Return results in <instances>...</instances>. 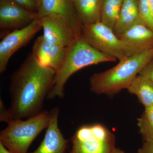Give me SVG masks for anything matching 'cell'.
Wrapping results in <instances>:
<instances>
[{
  "label": "cell",
  "mask_w": 153,
  "mask_h": 153,
  "mask_svg": "<svg viewBox=\"0 0 153 153\" xmlns=\"http://www.w3.org/2000/svg\"><path fill=\"white\" fill-rule=\"evenodd\" d=\"M56 73L30 54L11 77L10 110L13 119L29 118L43 111Z\"/></svg>",
  "instance_id": "obj_1"
},
{
  "label": "cell",
  "mask_w": 153,
  "mask_h": 153,
  "mask_svg": "<svg viewBox=\"0 0 153 153\" xmlns=\"http://www.w3.org/2000/svg\"><path fill=\"white\" fill-rule=\"evenodd\" d=\"M153 57V49L120 60L117 65L94 74L89 79L90 90L111 97L127 89L142 69Z\"/></svg>",
  "instance_id": "obj_2"
},
{
  "label": "cell",
  "mask_w": 153,
  "mask_h": 153,
  "mask_svg": "<svg viewBox=\"0 0 153 153\" xmlns=\"http://www.w3.org/2000/svg\"><path fill=\"white\" fill-rule=\"evenodd\" d=\"M117 60L96 50L81 37L76 38L68 47L66 56L56 72L47 99L63 98L65 84L71 75L76 71L91 65L114 62Z\"/></svg>",
  "instance_id": "obj_3"
},
{
  "label": "cell",
  "mask_w": 153,
  "mask_h": 153,
  "mask_svg": "<svg viewBox=\"0 0 153 153\" xmlns=\"http://www.w3.org/2000/svg\"><path fill=\"white\" fill-rule=\"evenodd\" d=\"M49 119V111L46 110L25 120L13 119L1 131L0 143L11 153H28L34 140L47 128Z\"/></svg>",
  "instance_id": "obj_4"
},
{
  "label": "cell",
  "mask_w": 153,
  "mask_h": 153,
  "mask_svg": "<svg viewBox=\"0 0 153 153\" xmlns=\"http://www.w3.org/2000/svg\"><path fill=\"white\" fill-rule=\"evenodd\" d=\"M71 142L70 153H112L116 148L114 135L100 123L81 126Z\"/></svg>",
  "instance_id": "obj_5"
},
{
  "label": "cell",
  "mask_w": 153,
  "mask_h": 153,
  "mask_svg": "<svg viewBox=\"0 0 153 153\" xmlns=\"http://www.w3.org/2000/svg\"><path fill=\"white\" fill-rule=\"evenodd\" d=\"M80 37L99 52L120 60L126 58L113 30L101 22L82 25Z\"/></svg>",
  "instance_id": "obj_6"
},
{
  "label": "cell",
  "mask_w": 153,
  "mask_h": 153,
  "mask_svg": "<svg viewBox=\"0 0 153 153\" xmlns=\"http://www.w3.org/2000/svg\"><path fill=\"white\" fill-rule=\"evenodd\" d=\"M41 29V19L38 17L27 27L5 36L0 42V73L5 71L14 53L26 46Z\"/></svg>",
  "instance_id": "obj_7"
},
{
  "label": "cell",
  "mask_w": 153,
  "mask_h": 153,
  "mask_svg": "<svg viewBox=\"0 0 153 153\" xmlns=\"http://www.w3.org/2000/svg\"><path fill=\"white\" fill-rule=\"evenodd\" d=\"M37 12L23 7L13 0H0V29L9 32L30 25L38 18Z\"/></svg>",
  "instance_id": "obj_8"
},
{
  "label": "cell",
  "mask_w": 153,
  "mask_h": 153,
  "mask_svg": "<svg viewBox=\"0 0 153 153\" xmlns=\"http://www.w3.org/2000/svg\"><path fill=\"white\" fill-rule=\"evenodd\" d=\"M117 37L125 57L153 49V31L142 23L135 25Z\"/></svg>",
  "instance_id": "obj_9"
},
{
  "label": "cell",
  "mask_w": 153,
  "mask_h": 153,
  "mask_svg": "<svg viewBox=\"0 0 153 153\" xmlns=\"http://www.w3.org/2000/svg\"><path fill=\"white\" fill-rule=\"evenodd\" d=\"M37 13L39 17L49 15L65 19L71 27L76 38L81 35L82 25L79 22L71 0H36Z\"/></svg>",
  "instance_id": "obj_10"
},
{
  "label": "cell",
  "mask_w": 153,
  "mask_h": 153,
  "mask_svg": "<svg viewBox=\"0 0 153 153\" xmlns=\"http://www.w3.org/2000/svg\"><path fill=\"white\" fill-rule=\"evenodd\" d=\"M40 18L42 36L49 42L67 48L77 38L68 22L62 17L49 15Z\"/></svg>",
  "instance_id": "obj_11"
},
{
  "label": "cell",
  "mask_w": 153,
  "mask_h": 153,
  "mask_svg": "<svg viewBox=\"0 0 153 153\" xmlns=\"http://www.w3.org/2000/svg\"><path fill=\"white\" fill-rule=\"evenodd\" d=\"M67 49L68 47L51 43L41 36L34 42L31 54L41 65L52 68L57 72L63 63Z\"/></svg>",
  "instance_id": "obj_12"
},
{
  "label": "cell",
  "mask_w": 153,
  "mask_h": 153,
  "mask_svg": "<svg viewBox=\"0 0 153 153\" xmlns=\"http://www.w3.org/2000/svg\"><path fill=\"white\" fill-rule=\"evenodd\" d=\"M59 111L58 107L50 111L49 124L44 140L36 150L29 153H66L68 141L58 127Z\"/></svg>",
  "instance_id": "obj_13"
},
{
  "label": "cell",
  "mask_w": 153,
  "mask_h": 153,
  "mask_svg": "<svg viewBox=\"0 0 153 153\" xmlns=\"http://www.w3.org/2000/svg\"><path fill=\"white\" fill-rule=\"evenodd\" d=\"M141 23H143L140 17L138 0H124L113 31L118 36L135 25Z\"/></svg>",
  "instance_id": "obj_14"
},
{
  "label": "cell",
  "mask_w": 153,
  "mask_h": 153,
  "mask_svg": "<svg viewBox=\"0 0 153 153\" xmlns=\"http://www.w3.org/2000/svg\"><path fill=\"white\" fill-rule=\"evenodd\" d=\"M103 0H75L73 2L76 16L82 25L101 22Z\"/></svg>",
  "instance_id": "obj_15"
},
{
  "label": "cell",
  "mask_w": 153,
  "mask_h": 153,
  "mask_svg": "<svg viewBox=\"0 0 153 153\" xmlns=\"http://www.w3.org/2000/svg\"><path fill=\"white\" fill-rule=\"evenodd\" d=\"M127 89L145 108L153 105V82L149 79L139 74Z\"/></svg>",
  "instance_id": "obj_16"
},
{
  "label": "cell",
  "mask_w": 153,
  "mask_h": 153,
  "mask_svg": "<svg viewBox=\"0 0 153 153\" xmlns=\"http://www.w3.org/2000/svg\"><path fill=\"white\" fill-rule=\"evenodd\" d=\"M124 0H103L101 22L113 30L118 19Z\"/></svg>",
  "instance_id": "obj_17"
},
{
  "label": "cell",
  "mask_w": 153,
  "mask_h": 153,
  "mask_svg": "<svg viewBox=\"0 0 153 153\" xmlns=\"http://www.w3.org/2000/svg\"><path fill=\"white\" fill-rule=\"evenodd\" d=\"M137 124L144 141L153 140V105L145 108Z\"/></svg>",
  "instance_id": "obj_18"
},
{
  "label": "cell",
  "mask_w": 153,
  "mask_h": 153,
  "mask_svg": "<svg viewBox=\"0 0 153 153\" xmlns=\"http://www.w3.org/2000/svg\"><path fill=\"white\" fill-rule=\"evenodd\" d=\"M138 9L142 22L153 31V16L148 0H138Z\"/></svg>",
  "instance_id": "obj_19"
},
{
  "label": "cell",
  "mask_w": 153,
  "mask_h": 153,
  "mask_svg": "<svg viewBox=\"0 0 153 153\" xmlns=\"http://www.w3.org/2000/svg\"><path fill=\"white\" fill-rule=\"evenodd\" d=\"M0 112L1 122H5L8 123L13 119L10 109L7 108L1 98L0 99Z\"/></svg>",
  "instance_id": "obj_20"
},
{
  "label": "cell",
  "mask_w": 153,
  "mask_h": 153,
  "mask_svg": "<svg viewBox=\"0 0 153 153\" xmlns=\"http://www.w3.org/2000/svg\"><path fill=\"white\" fill-rule=\"evenodd\" d=\"M139 74L145 76L153 82V57L143 68Z\"/></svg>",
  "instance_id": "obj_21"
},
{
  "label": "cell",
  "mask_w": 153,
  "mask_h": 153,
  "mask_svg": "<svg viewBox=\"0 0 153 153\" xmlns=\"http://www.w3.org/2000/svg\"><path fill=\"white\" fill-rule=\"evenodd\" d=\"M23 7L30 10L37 12V4L36 0H13Z\"/></svg>",
  "instance_id": "obj_22"
},
{
  "label": "cell",
  "mask_w": 153,
  "mask_h": 153,
  "mask_svg": "<svg viewBox=\"0 0 153 153\" xmlns=\"http://www.w3.org/2000/svg\"><path fill=\"white\" fill-rule=\"evenodd\" d=\"M137 153H153V140L144 141L142 146Z\"/></svg>",
  "instance_id": "obj_23"
},
{
  "label": "cell",
  "mask_w": 153,
  "mask_h": 153,
  "mask_svg": "<svg viewBox=\"0 0 153 153\" xmlns=\"http://www.w3.org/2000/svg\"><path fill=\"white\" fill-rule=\"evenodd\" d=\"M0 153H11L4 146L0 143Z\"/></svg>",
  "instance_id": "obj_24"
},
{
  "label": "cell",
  "mask_w": 153,
  "mask_h": 153,
  "mask_svg": "<svg viewBox=\"0 0 153 153\" xmlns=\"http://www.w3.org/2000/svg\"><path fill=\"white\" fill-rule=\"evenodd\" d=\"M149 1V4L150 7L151 12L153 16V0H148Z\"/></svg>",
  "instance_id": "obj_25"
},
{
  "label": "cell",
  "mask_w": 153,
  "mask_h": 153,
  "mask_svg": "<svg viewBox=\"0 0 153 153\" xmlns=\"http://www.w3.org/2000/svg\"><path fill=\"white\" fill-rule=\"evenodd\" d=\"M112 153H125L123 151L121 150L119 148H116L114 149Z\"/></svg>",
  "instance_id": "obj_26"
},
{
  "label": "cell",
  "mask_w": 153,
  "mask_h": 153,
  "mask_svg": "<svg viewBox=\"0 0 153 153\" xmlns=\"http://www.w3.org/2000/svg\"><path fill=\"white\" fill-rule=\"evenodd\" d=\"M75 1V0H71V1H72V2H74V1Z\"/></svg>",
  "instance_id": "obj_27"
}]
</instances>
